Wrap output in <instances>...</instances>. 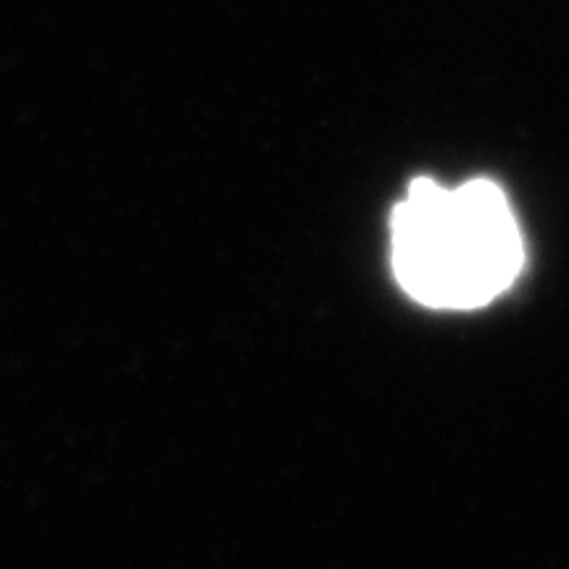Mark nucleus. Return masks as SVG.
I'll use <instances>...</instances> for the list:
<instances>
[{
	"label": "nucleus",
	"mask_w": 569,
	"mask_h": 569,
	"mask_svg": "<svg viewBox=\"0 0 569 569\" xmlns=\"http://www.w3.org/2000/svg\"><path fill=\"white\" fill-rule=\"evenodd\" d=\"M393 269L432 309H478L515 282L525 261L509 198L488 177L443 188L415 177L390 213Z\"/></svg>",
	"instance_id": "f257e3e1"
}]
</instances>
